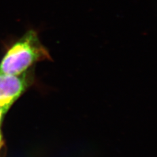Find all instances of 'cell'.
<instances>
[{
    "label": "cell",
    "mask_w": 157,
    "mask_h": 157,
    "mask_svg": "<svg viewBox=\"0 0 157 157\" xmlns=\"http://www.w3.org/2000/svg\"><path fill=\"white\" fill-rule=\"evenodd\" d=\"M47 60L52 61L50 52L41 43L38 32L30 29L6 49L0 61V74L21 75L36 63Z\"/></svg>",
    "instance_id": "1"
},
{
    "label": "cell",
    "mask_w": 157,
    "mask_h": 157,
    "mask_svg": "<svg viewBox=\"0 0 157 157\" xmlns=\"http://www.w3.org/2000/svg\"><path fill=\"white\" fill-rule=\"evenodd\" d=\"M31 70L21 75L0 74V105L10 107L32 84Z\"/></svg>",
    "instance_id": "2"
},
{
    "label": "cell",
    "mask_w": 157,
    "mask_h": 157,
    "mask_svg": "<svg viewBox=\"0 0 157 157\" xmlns=\"http://www.w3.org/2000/svg\"><path fill=\"white\" fill-rule=\"evenodd\" d=\"M9 109V108L7 107L0 105V124H1V122L2 121L3 115H5V113H6Z\"/></svg>",
    "instance_id": "3"
},
{
    "label": "cell",
    "mask_w": 157,
    "mask_h": 157,
    "mask_svg": "<svg viewBox=\"0 0 157 157\" xmlns=\"http://www.w3.org/2000/svg\"><path fill=\"white\" fill-rule=\"evenodd\" d=\"M3 144V141H2V136L1 134V132H0V149H1V147L2 146Z\"/></svg>",
    "instance_id": "4"
}]
</instances>
